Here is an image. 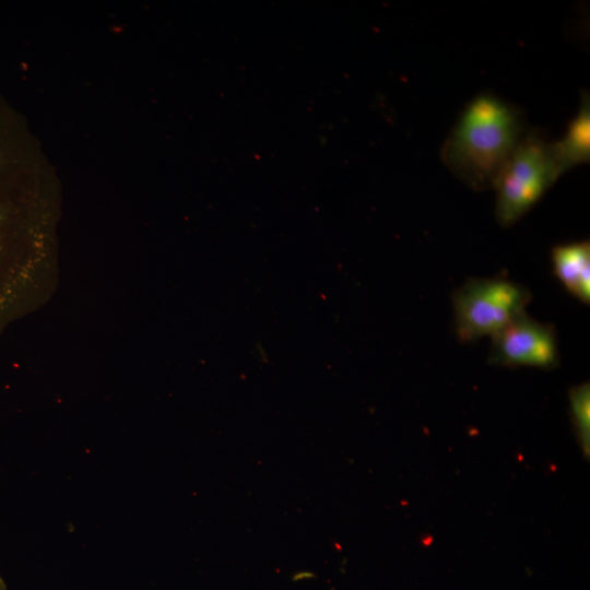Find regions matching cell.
Wrapping results in <instances>:
<instances>
[{
	"mask_svg": "<svg viewBox=\"0 0 590 590\" xmlns=\"http://www.w3.org/2000/svg\"><path fill=\"white\" fill-rule=\"evenodd\" d=\"M554 275L565 290L583 304L590 302V243L560 244L552 248Z\"/></svg>",
	"mask_w": 590,
	"mask_h": 590,
	"instance_id": "6",
	"label": "cell"
},
{
	"mask_svg": "<svg viewBox=\"0 0 590 590\" xmlns=\"http://www.w3.org/2000/svg\"><path fill=\"white\" fill-rule=\"evenodd\" d=\"M488 362L505 367L555 368L559 364L556 331L524 311L492 337Z\"/></svg>",
	"mask_w": 590,
	"mask_h": 590,
	"instance_id": "5",
	"label": "cell"
},
{
	"mask_svg": "<svg viewBox=\"0 0 590 590\" xmlns=\"http://www.w3.org/2000/svg\"><path fill=\"white\" fill-rule=\"evenodd\" d=\"M531 300L529 290L506 278H471L452 295L455 331L461 342L493 337Z\"/></svg>",
	"mask_w": 590,
	"mask_h": 590,
	"instance_id": "4",
	"label": "cell"
},
{
	"mask_svg": "<svg viewBox=\"0 0 590 590\" xmlns=\"http://www.w3.org/2000/svg\"><path fill=\"white\" fill-rule=\"evenodd\" d=\"M524 133L516 106L494 93H480L461 111L442 145L441 158L471 189L493 188Z\"/></svg>",
	"mask_w": 590,
	"mask_h": 590,
	"instance_id": "1",
	"label": "cell"
},
{
	"mask_svg": "<svg viewBox=\"0 0 590 590\" xmlns=\"http://www.w3.org/2000/svg\"><path fill=\"white\" fill-rule=\"evenodd\" d=\"M552 153L562 175L590 160V98L582 93L578 113L568 122L563 138L551 142Z\"/></svg>",
	"mask_w": 590,
	"mask_h": 590,
	"instance_id": "7",
	"label": "cell"
},
{
	"mask_svg": "<svg viewBox=\"0 0 590 590\" xmlns=\"http://www.w3.org/2000/svg\"><path fill=\"white\" fill-rule=\"evenodd\" d=\"M570 411L577 434L583 445L589 446L590 389L589 384L574 387L569 393Z\"/></svg>",
	"mask_w": 590,
	"mask_h": 590,
	"instance_id": "8",
	"label": "cell"
},
{
	"mask_svg": "<svg viewBox=\"0 0 590 590\" xmlns=\"http://www.w3.org/2000/svg\"><path fill=\"white\" fill-rule=\"evenodd\" d=\"M560 176L551 142L539 131H526L493 187L497 222L504 227L517 223Z\"/></svg>",
	"mask_w": 590,
	"mask_h": 590,
	"instance_id": "3",
	"label": "cell"
},
{
	"mask_svg": "<svg viewBox=\"0 0 590 590\" xmlns=\"http://www.w3.org/2000/svg\"><path fill=\"white\" fill-rule=\"evenodd\" d=\"M23 151L0 123V326L14 311L24 284L20 245L24 224Z\"/></svg>",
	"mask_w": 590,
	"mask_h": 590,
	"instance_id": "2",
	"label": "cell"
},
{
	"mask_svg": "<svg viewBox=\"0 0 590 590\" xmlns=\"http://www.w3.org/2000/svg\"><path fill=\"white\" fill-rule=\"evenodd\" d=\"M0 590H9L5 580L0 576Z\"/></svg>",
	"mask_w": 590,
	"mask_h": 590,
	"instance_id": "9",
	"label": "cell"
}]
</instances>
